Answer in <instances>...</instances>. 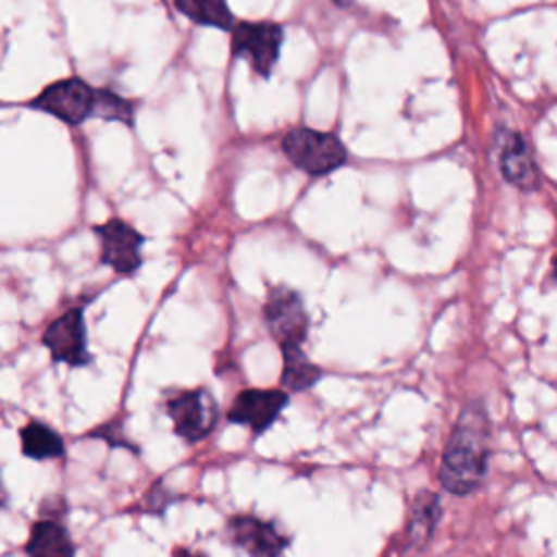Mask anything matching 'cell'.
<instances>
[{
    "label": "cell",
    "mask_w": 557,
    "mask_h": 557,
    "mask_svg": "<svg viewBox=\"0 0 557 557\" xmlns=\"http://www.w3.org/2000/svg\"><path fill=\"white\" fill-rule=\"evenodd\" d=\"M289 403V394L285 389H259V387H248L242 389L228 411L226 418L233 424H244L248 426L252 433H263L268 431L278 416L283 413V409Z\"/></svg>",
    "instance_id": "obj_8"
},
{
    "label": "cell",
    "mask_w": 557,
    "mask_h": 557,
    "mask_svg": "<svg viewBox=\"0 0 557 557\" xmlns=\"http://www.w3.org/2000/svg\"><path fill=\"white\" fill-rule=\"evenodd\" d=\"M165 411L172 420L174 433L189 444L207 440L220 422V407L205 387L187 389L168 398Z\"/></svg>",
    "instance_id": "obj_3"
},
{
    "label": "cell",
    "mask_w": 557,
    "mask_h": 557,
    "mask_svg": "<svg viewBox=\"0 0 557 557\" xmlns=\"http://www.w3.org/2000/svg\"><path fill=\"white\" fill-rule=\"evenodd\" d=\"M28 557H74L76 546L67 527L59 518H41L33 522L26 540Z\"/></svg>",
    "instance_id": "obj_13"
},
{
    "label": "cell",
    "mask_w": 557,
    "mask_h": 557,
    "mask_svg": "<svg viewBox=\"0 0 557 557\" xmlns=\"http://www.w3.org/2000/svg\"><path fill=\"white\" fill-rule=\"evenodd\" d=\"M283 372H281V385L289 392H307L322 379V368L307 359L302 352V346L283 348Z\"/></svg>",
    "instance_id": "obj_15"
},
{
    "label": "cell",
    "mask_w": 557,
    "mask_h": 557,
    "mask_svg": "<svg viewBox=\"0 0 557 557\" xmlns=\"http://www.w3.org/2000/svg\"><path fill=\"white\" fill-rule=\"evenodd\" d=\"M283 26L274 22H239L231 30V48L235 57H246L257 74L270 76L278 61Z\"/></svg>",
    "instance_id": "obj_6"
},
{
    "label": "cell",
    "mask_w": 557,
    "mask_h": 557,
    "mask_svg": "<svg viewBox=\"0 0 557 557\" xmlns=\"http://www.w3.org/2000/svg\"><path fill=\"white\" fill-rule=\"evenodd\" d=\"M498 163H500L503 176L511 185H516L520 189L537 187V168H535L533 154H531L527 141L522 139V135H518L516 131L500 133Z\"/></svg>",
    "instance_id": "obj_12"
},
{
    "label": "cell",
    "mask_w": 557,
    "mask_h": 557,
    "mask_svg": "<svg viewBox=\"0 0 557 557\" xmlns=\"http://www.w3.org/2000/svg\"><path fill=\"white\" fill-rule=\"evenodd\" d=\"M442 518V500L435 492L431 490H422L416 494L411 509H409V518H407V527H405V542H403V555L411 557V555H420L435 529L437 522Z\"/></svg>",
    "instance_id": "obj_11"
},
{
    "label": "cell",
    "mask_w": 557,
    "mask_h": 557,
    "mask_svg": "<svg viewBox=\"0 0 557 557\" xmlns=\"http://www.w3.org/2000/svg\"><path fill=\"white\" fill-rule=\"evenodd\" d=\"M41 344L48 348L54 363H67L72 368L87 366L91 361L87 348V329L81 307H72L59 318H54L44 335Z\"/></svg>",
    "instance_id": "obj_7"
},
{
    "label": "cell",
    "mask_w": 557,
    "mask_h": 557,
    "mask_svg": "<svg viewBox=\"0 0 557 557\" xmlns=\"http://www.w3.org/2000/svg\"><path fill=\"white\" fill-rule=\"evenodd\" d=\"M98 98L100 89H94L81 78H63L48 85L30 107L54 115L57 120L78 126L87 117L98 113Z\"/></svg>",
    "instance_id": "obj_4"
},
{
    "label": "cell",
    "mask_w": 557,
    "mask_h": 557,
    "mask_svg": "<svg viewBox=\"0 0 557 557\" xmlns=\"http://www.w3.org/2000/svg\"><path fill=\"white\" fill-rule=\"evenodd\" d=\"M331 2H335L337 7H344V9H348V7H352V2H355V0H331Z\"/></svg>",
    "instance_id": "obj_19"
},
{
    "label": "cell",
    "mask_w": 557,
    "mask_h": 557,
    "mask_svg": "<svg viewBox=\"0 0 557 557\" xmlns=\"http://www.w3.org/2000/svg\"><path fill=\"white\" fill-rule=\"evenodd\" d=\"M96 235L100 239V261L113 268L117 274H133L141 265L144 235L120 218H111L98 224Z\"/></svg>",
    "instance_id": "obj_9"
},
{
    "label": "cell",
    "mask_w": 557,
    "mask_h": 557,
    "mask_svg": "<svg viewBox=\"0 0 557 557\" xmlns=\"http://www.w3.org/2000/svg\"><path fill=\"white\" fill-rule=\"evenodd\" d=\"M20 442H22L24 457L35 461L57 459V457H63L65 453V444L61 435L41 420H30L26 426H22Z\"/></svg>",
    "instance_id": "obj_14"
},
{
    "label": "cell",
    "mask_w": 557,
    "mask_h": 557,
    "mask_svg": "<svg viewBox=\"0 0 557 557\" xmlns=\"http://www.w3.org/2000/svg\"><path fill=\"white\" fill-rule=\"evenodd\" d=\"M283 154L309 176H326L346 163V148L337 135L307 126L292 128L283 137Z\"/></svg>",
    "instance_id": "obj_2"
},
{
    "label": "cell",
    "mask_w": 557,
    "mask_h": 557,
    "mask_svg": "<svg viewBox=\"0 0 557 557\" xmlns=\"http://www.w3.org/2000/svg\"><path fill=\"white\" fill-rule=\"evenodd\" d=\"M553 276L557 278V255H555V259H553Z\"/></svg>",
    "instance_id": "obj_20"
},
{
    "label": "cell",
    "mask_w": 557,
    "mask_h": 557,
    "mask_svg": "<svg viewBox=\"0 0 557 557\" xmlns=\"http://www.w3.org/2000/svg\"><path fill=\"white\" fill-rule=\"evenodd\" d=\"M174 557H207V555H202V553H194V550H187V548H178Z\"/></svg>",
    "instance_id": "obj_18"
},
{
    "label": "cell",
    "mask_w": 557,
    "mask_h": 557,
    "mask_svg": "<svg viewBox=\"0 0 557 557\" xmlns=\"http://www.w3.org/2000/svg\"><path fill=\"white\" fill-rule=\"evenodd\" d=\"M224 533L248 557H281L289 546V537L274 522L255 516H233Z\"/></svg>",
    "instance_id": "obj_10"
},
{
    "label": "cell",
    "mask_w": 557,
    "mask_h": 557,
    "mask_svg": "<svg viewBox=\"0 0 557 557\" xmlns=\"http://www.w3.org/2000/svg\"><path fill=\"white\" fill-rule=\"evenodd\" d=\"M104 120H120V122H131L133 117V107L128 100H124L122 96L100 89V98H98V113Z\"/></svg>",
    "instance_id": "obj_17"
},
{
    "label": "cell",
    "mask_w": 557,
    "mask_h": 557,
    "mask_svg": "<svg viewBox=\"0 0 557 557\" xmlns=\"http://www.w3.org/2000/svg\"><path fill=\"white\" fill-rule=\"evenodd\" d=\"M490 468V416L481 403H468L450 431L440 463V483L455 496L476 492Z\"/></svg>",
    "instance_id": "obj_1"
},
{
    "label": "cell",
    "mask_w": 557,
    "mask_h": 557,
    "mask_svg": "<svg viewBox=\"0 0 557 557\" xmlns=\"http://www.w3.org/2000/svg\"><path fill=\"white\" fill-rule=\"evenodd\" d=\"M174 7L200 26L233 30V13L226 0H174Z\"/></svg>",
    "instance_id": "obj_16"
},
{
    "label": "cell",
    "mask_w": 557,
    "mask_h": 557,
    "mask_svg": "<svg viewBox=\"0 0 557 557\" xmlns=\"http://www.w3.org/2000/svg\"><path fill=\"white\" fill-rule=\"evenodd\" d=\"M263 318L281 350L302 346L307 339L309 315L302 298L296 292L287 287H274L263 307Z\"/></svg>",
    "instance_id": "obj_5"
}]
</instances>
